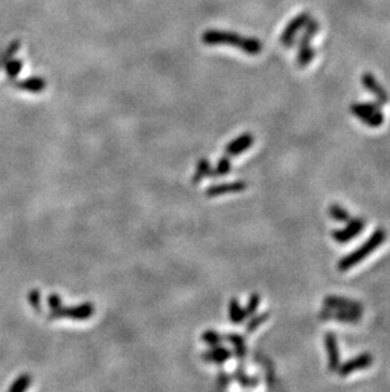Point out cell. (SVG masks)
<instances>
[{"instance_id": "cell-1", "label": "cell", "mask_w": 390, "mask_h": 392, "mask_svg": "<svg viewBox=\"0 0 390 392\" xmlns=\"http://www.w3.org/2000/svg\"><path fill=\"white\" fill-rule=\"evenodd\" d=\"M202 41L203 44L208 46H232L248 55H259L263 51V44L260 39L242 36L230 30H205L202 35Z\"/></svg>"}, {"instance_id": "cell-2", "label": "cell", "mask_w": 390, "mask_h": 392, "mask_svg": "<svg viewBox=\"0 0 390 392\" xmlns=\"http://www.w3.org/2000/svg\"><path fill=\"white\" fill-rule=\"evenodd\" d=\"M387 231L383 227H378L373 234L369 236L368 240L361 244L358 249L353 250L350 254L341 258L338 260L337 269L340 271H350L355 265L360 264L364 259H366L369 256H371L379 247L383 245L387 240Z\"/></svg>"}, {"instance_id": "cell-3", "label": "cell", "mask_w": 390, "mask_h": 392, "mask_svg": "<svg viewBox=\"0 0 390 392\" xmlns=\"http://www.w3.org/2000/svg\"><path fill=\"white\" fill-rule=\"evenodd\" d=\"M351 114L369 127L376 129L384 123V114L379 103H355Z\"/></svg>"}, {"instance_id": "cell-4", "label": "cell", "mask_w": 390, "mask_h": 392, "mask_svg": "<svg viewBox=\"0 0 390 392\" xmlns=\"http://www.w3.org/2000/svg\"><path fill=\"white\" fill-rule=\"evenodd\" d=\"M319 30V23L317 21H310L306 24V32L303 35V37L300 39L299 51H298V56H297V62L300 68L307 66L310 61L315 59V51L310 47V41L315 33Z\"/></svg>"}, {"instance_id": "cell-5", "label": "cell", "mask_w": 390, "mask_h": 392, "mask_svg": "<svg viewBox=\"0 0 390 392\" xmlns=\"http://www.w3.org/2000/svg\"><path fill=\"white\" fill-rule=\"evenodd\" d=\"M366 226V222L362 217H351L345 224V227L332 230V238L338 244H346L353 240V238L359 236L362 230Z\"/></svg>"}, {"instance_id": "cell-6", "label": "cell", "mask_w": 390, "mask_h": 392, "mask_svg": "<svg viewBox=\"0 0 390 392\" xmlns=\"http://www.w3.org/2000/svg\"><path fill=\"white\" fill-rule=\"evenodd\" d=\"M373 362H374V358L369 352L361 353L346 362L341 363L337 370L338 375L341 377H347L355 373L356 371L366 370L369 367H371Z\"/></svg>"}, {"instance_id": "cell-7", "label": "cell", "mask_w": 390, "mask_h": 392, "mask_svg": "<svg viewBox=\"0 0 390 392\" xmlns=\"http://www.w3.org/2000/svg\"><path fill=\"white\" fill-rule=\"evenodd\" d=\"M94 315V306L91 302H85L83 305H79L75 308H62V309L53 310L51 317L60 319V317H68L73 320H86Z\"/></svg>"}, {"instance_id": "cell-8", "label": "cell", "mask_w": 390, "mask_h": 392, "mask_svg": "<svg viewBox=\"0 0 390 392\" xmlns=\"http://www.w3.org/2000/svg\"><path fill=\"white\" fill-rule=\"evenodd\" d=\"M310 15L309 13H301V15L294 17L289 24L286 26V30H283L281 36H280V42L281 45L286 46V48H289L295 41V36L303 27H306V24L309 22Z\"/></svg>"}, {"instance_id": "cell-9", "label": "cell", "mask_w": 390, "mask_h": 392, "mask_svg": "<svg viewBox=\"0 0 390 392\" xmlns=\"http://www.w3.org/2000/svg\"><path fill=\"white\" fill-rule=\"evenodd\" d=\"M318 317L321 320H333L344 324H358L362 317V312H353V311H344V310L330 309L323 308Z\"/></svg>"}, {"instance_id": "cell-10", "label": "cell", "mask_w": 390, "mask_h": 392, "mask_svg": "<svg viewBox=\"0 0 390 392\" xmlns=\"http://www.w3.org/2000/svg\"><path fill=\"white\" fill-rule=\"evenodd\" d=\"M323 306L330 309L344 310V311H353V312H362L364 306L359 301L351 299H346L341 296H327L323 299Z\"/></svg>"}, {"instance_id": "cell-11", "label": "cell", "mask_w": 390, "mask_h": 392, "mask_svg": "<svg viewBox=\"0 0 390 392\" xmlns=\"http://www.w3.org/2000/svg\"><path fill=\"white\" fill-rule=\"evenodd\" d=\"M324 347L328 355V370L331 372H337L341 364V355L338 349L337 337L333 332H327L324 335Z\"/></svg>"}, {"instance_id": "cell-12", "label": "cell", "mask_w": 390, "mask_h": 392, "mask_svg": "<svg viewBox=\"0 0 390 392\" xmlns=\"http://www.w3.org/2000/svg\"><path fill=\"white\" fill-rule=\"evenodd\" d=\"M361 83L365 87V89H368L371 94L375 96L378 103L382 105H387L389 102V94L388 91L384 89L380 83L375 79V76L370 73H365L362 78H361Z\"/></svg>"}, {"instance_id": "cell-13", "label": "cell", "mask_w": 390, "mask_h": 392, "mask_svg": "<svg viewBox=\"0 0 390 392\" xmlns=\"http://www.w3.org/2000/svg\"><path fill=\"white\" fill-rule=\"evenodd\" d=\"M254 141H255V139L251 134H242L227 145L225 152H227L228 157H237L242 152L248 151L252 146Z\"/></svg>"}, {"instance_id": "cell-14", "label": "cell", "mask_w": 390, "mask_h": 392, "mask_svg": "<svg viewBox=\"0 0 390 392\" xmlns=\"http://www.w3.org/2000/svg\"><path fill=\"white\" fill-rule=\"evenodd\" d=\"M248 188V183L245 181H233V183H225V184H218V186H212L207 189L205 195L208 197L222 196L227 193H239Z\"/></svg>"}, {"instance_id": "cell-15", "label": "cell", "mask_w": 390, "mask_h": 392, "mask_svg": "<svg viewBox=\"0 0 390 392\" xmlns=\"http://www.w3.org/2000/svg\"><path fill=\"white\" fill-rule=\"evenodd\" d=\"M231 357H232V352L230 349L216 346V347H212L210 350L203 355V359L208 363L222 364V363L227 362Z\"/></svg>"}, {"instance_id": "cell-16", "label": "cell", "mask_w": 390, "mask_h": 392, "mask_svg": "<svg viewBox=\"0 0 390 392\" xmlns=\"http://www.w3.org/2000/svg\"><path fill=\"white\" fill-rule=\"evenodd\" d=\"M223 339H227L233 347H234V355L239 358V359H243L246 357V344H245V339L239 335V334H228L225 335Z\"/></svg>"}, {"instance_id": "cell-17", "label": "cell", "mask_w": 390, "mask_h": 392, "mask_svg": "<svg viewBox=\"0 0 390 392\" xmlns=\"http://www.w3.org/2000/svg\"><path fill=\"white\" fill-rule=\"evenodd\" d=\"M230 319L233 324H242L246 319V311L243 308H241L240 302L237 299H232L230 303Z\"/></svg>"}, {"instance_id": "cell-18", "label": "cell", "mask_w": 390, "mask_h": 392, "mask_svg": "<svg viewBox=\"0 0 390 392\" xmlns=\"http://www.w3.org/2000/svg\"><path fill=\"white\" fill-rule=\"evenodd\" d=\"M328 215L332 220L346 224L349 220L351 219L350 212L346 210L345 207H342L341 204H332L328 207Z\"/></svg>"}, {"instance_id": "cell-19", "label": "cell", "mask_w": 390, "mask_h": 392, "mask_svg": "<svg viewBox=\"0 0 390 392\" xmlns=\"http://www.w3.org/2000/svg\"><path fill=\"white\" fill-rule=\"evenodd\" d=\"M19 87L22 89H26V91L38 93V91H45L46 82L45 79H42V78H30V79H27L23 83L19 84Z\"/></svg>"}, {"instance_id": "cell-20", "label": "cell", "mask_w": 390, "mask_h": 392, "mask_svg": "<svg viewBox=\"0 0 390 392\" xmlns=\"http://www.w3.org/2000/svg\"><path fill=\"white\" fill-rule=\"evenodd\" d=\"M210 170H212V168H210V161H208L207 159H202V160L198 163L196 170H195L194 175H193V183H194V184L201 183L202 179H204V177L210 175Z\"/></svg>"}, {"instance_id": "cell-21", "label": "cell", "mask_w": 390, "mask_h": 392, "mask_svg": "<svg viewBox=\"0 0 390 392\" xmlns=\"http://www.w3.org/2000/svg\"><path fill=\"white\" fill-rule=\"evenodd\" d=\"M269 317H270V312H263V314H259V315H252L251 320L248 323V326H246L248 334L255 332L259 326H261L263 323H266L269 320Z\"/></svg>"}, {"instance_id": "cell-22", "label": "cell", "mask_w": 390, "mask_h": 392, "mask_svg": "<svg viewBox=\"0 0 390 392\" xmlns=\"http://www.w3.org/2000/svg\"><path fill=\"white\" fill-rule=\"evenodd\" d=\"M231 172V161L230 159L222 158L219 161H218L217 166L216 169H212L210 170V177H222V175H225Z\"/></svg>"}, {"instance_id": "cell-23", "label": "cell", "mask_w": 390, "mask_h": 392, "mask_svg": "<svg viewBox=\"0 0 390 392\" xmlns=\"http://www.w3.org/2000/svg\"><path fill=\"white\" fill-rule=\"evenodd\" d=\"M202 339L204 343H207L210 347H216V346H219L223 340V337L219 335L217 332H213V330H208V332H204L202 335Z\"/></svg>"}, {"instance_id": "cell-24", "label": "cell", "mask_w": 390, "mask_h": 392, "mask_svg": "<svg viewBox=\"0 0 390 392\" xmlns=\"http://www.w3.org/2000/svg\"><path fill=\"white\" fill-rule=\"evenodd\" d=\"M260 301H261L260 294H254L251 296V297H250V301H248V306L245 308V311H246V315H248V317L255 315L256 311H257L259 306H260Z\"/></svg>"}, {"instance_id": "cell-25", "label": "cell", "mask_w": 390, "mask_h": 392, "mask_svg": "<svg viewBox=\"0 0 390 392\" xmlns=\"http://www.w3.org/2000/svg\"><path fill=\"white\" fill-rule=\"evenodd\" d=\"M236 378L239 380L241 385L245 386V387H254V386L257 385L259 380L256 377H250L248 375H245V372H242V370L236 371Z\"/></svg>"}, {"instance_id": "cell-26", "label": "cell", "mask_w": 390, "mask_h": 392, "mask_svg": "<svg viewBox=\"0 0 390 392\" xmlns=\"http://www.w3.org/2000/svg\"><path fill=\"white\" fill-rule=\"evenodd\" d=\"M48 306L53 310L60 309L61 299L59 294H53L48 296Z\"/></svg>"}, {"instance_id": "cell-27", "label": "cell", "mask_w": 390, "mask_h": 392, "mask_svg": "<svg viewBox=\"0 0 390 392\" xmlns=\"http://www.w3.org/2000/svg\"><path fill=\"white\" fill-rule=\"evenodd\" d=\"M28 385H30V378L27 377V376H23V377L18 381V385L15 386L13 389H15V390H24Z\"/></svg>"}, {"instance_id": "cell-28", "label": "cell", "mask_w": 390, "mask_h": 392, "mask_svg": "<svg viewBox=\"0 0 390 392\" xmlns=\"http://www.w3.org/2000/svg\"><path fill=\"white\" fill-rule=\"evenodd\" d=\"M21 69H22V64L19 62V61H15V62H12L10 64V69H9V73L12 74V75L15 76L21 71Z\"/></svg>"}, {"instance_id": "cell-29", "label": "cell", "mask_w": 390, "mask_h": 392, "mask_svg": "<svg viewBox=\"0 0 390 392\" xmlns=\"http://www.w3.org/2000/svg\"><path fill=\"white\" fill-rule=\"evenodd\" d=\"M230 380H231V378L228 377L225 373H221V375L218 376V384L221 385V387H227L228 384H230Z\"/></svg>"}, {"instance_id": "cell-30", "label": "cell", "mask_w": 390, "mask_h": 392, "mask_svg": "<svg viewBox=\"0 0 390 392\" xmlns=\"http://www.w3.org/2000/svg\"><path fill=\"white\" fill-rule=\"evenodd\" d=\"M30 303L33 305V306H36L38 308V305H39V294H38L37 291H33L32 294H30Z\"/></svg>"}]
</instances>
